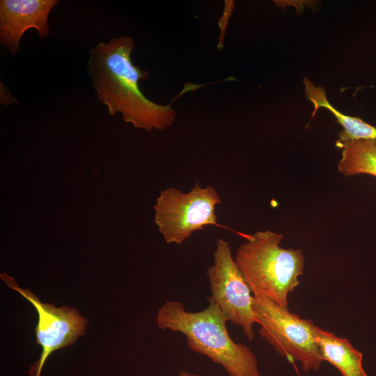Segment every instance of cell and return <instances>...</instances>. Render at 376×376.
I'll return each instance as SVG.
<instances>
[{
  "mask_svg": "<svg viewBox=\"0 0 376 376\" xmlns=\"http://www.w3.org/2000/svg\"><path fill=\"white\" fill-rule=\"evenodd\" d=\"M18 101L13 97L10 91L6 86L0 82V102L4 106H9L13 103H17Z\"/></svg>",
  "mask_w": 376,
  "mask_h": 376,
  "instance_id": "7c38bea8",
  "label": "cell"
},
{
  "mask_svg": "<svg viewBox=\"0 0 376 376\" xmlns=\"http://www.w3.org/2000/svg\"><path fill=\"white\" fill-rule=\"evenodd\" d=\"M305 86L306 99L314 105L312 118L320 108L330 111L336 121L343 126V130L338 134V140L342 142L349 140L376 139V127L364 122L359 117L347 116L335 109L328 101L324 89L315 86L308 78L303 81Z\"/></svg>",
  "mask_w": 376,
  "mask_h": 376,
  "instance_id": "30bf717a",
  "label": "cell"
},
{
  "mask_svg": "<svg viewBox=\"0 0 376 376\" xmlns=\"http://www.w3.org/2000/svg\"><path fill=\"white\" fill-rule=\"evenodd\" d=\"M0 277L8 287L19 292L37 311L36 342L41 346L42 352L28 374L29 376H41L43 366L52 353L73 345L79 336L84 334L88 320L75 308L56 307L53 304L42 303L31 290L20 288L14 279L6 273L1 274Z\"/></svg>",
  "mask_w": 376,
  "mask_h": 376,
  "instance_id": "52a82bcc",
  "label": "cell"
},
{
  "mask_svg": "<svg viewBox=\"0 0 376 376\" xmlns=\"http://www.w3.org/2000/svg\"><path fill=\"white\" fill-rule=\"evenodd\" d=\"M207 306L198 312L185 310L178 301H167L157 314L160 329L182 333L188 347L221 366L229 376H262L254 353L230 336L227 319L209 297Z\"/></svg>",
  "mask_w": 376,
  "mask_h": 376,
  "instance_id": "7a4b0ae2",
  "label": "cell"
},
{
  "mask_svg": "<svg viewBox=\"0 0 376 376\" xmlns=\"http://www.w3.org/2000/svg\"><path fill=\"white\" fill-rule=\"evenodd\" d=\"M253 310L259 334L276 352L304 371L320 369L323 359L315 340V324L276 303L253 297Z\"/></svg>",
  "mask_w": 376,
  "mask_h": 376,
  "instance_id": "277c9868",
  "label": "cell"
},
{
  "mask_svg": "<svg viewBox=\"0 0 376 376\" xmlns=\"http://www.w3.org/2000/svg\"><path fill=\"white\" fill-rule=\"evenodd\" d=\"M177 376H202V375L191 373L186 370H181Z\"/></svg>",
  "mask_w": 376,
  "mask_h": 376,
  "instance_id": "4fadbf2b",
  "label": "cell"
},
{
  "mask_svg": "<svg viewBox=\"0 0 376 376\" xmlns=\"http://www.w3.org/2000/svg\"><path fill=\"white\" fill-rule=\"evenodd\" d=\"M207 275L210 297L228 322L241 327L249 340L254 338L253 326L257 323L253 310V296L231 253L230 243L223 238L217 242L213 264Z\"/></svg>",
  "mask_w": 376,
  "mask_h": 376,
  "instance_id": "8992f818",
  "label": "cell"
},
{
  "mask_svg": "<svg viewBox=\"0 0 376 376\" xmlns=\"http://www.w3.org/2000/svg\"><path fill=\"white\" fill-rule=\"evenodd\" d=\"M220 203L221 197L211 185L203 188L196 182L187 193L170 187L157 198L155 222L166 243L181 244L206 226L230 229L217 223L215 210Z\"/></svg>",
  "mask_w": 376,
  "mask_h": 376,
  "instance_id": "5b68a950",
  "label": "cell"
},
{
  "mask_svg": "<svg viewBox=\"0 0 376 376\" xmlns=\"http://www.w3.org/2000/svg\"><path fill=\"white\" fill-rule=\"evenodd\" d=\"M58 0H1L0 42L12 55L19 51V42L29 29L37 30L40 38L48 37L49 15Z\"/></svg>",
  "mask_w": 376,
  "mask_h": 376,
  "instance_id": "ba28073f",
  "label": "cell"
},
{
  "mask_svg": "<svg viewBox=\"0 0 376 376\" xmlns=\"http://www.w3.org/2000/svg\"><path fill=\"white\" fill-rule=\"evenodd\" d=\"M235 260L253 297L267 299L288 308V295L300 283L304 258L301 249L280 246L283 235L269 230L245 235Z\"/></svg>",
  "mask_w": 376,
  "mask_h": 376,
  "instance_id": "3957f363",
  "label": "cell"
},
{
  "mask_svg": "<svg viewBox=\"0 0 376 376\" xmlns=\"http://www.w3.org/2000/svg\"><path fill=\"white\" fill-rule=\"evenodd\" d=\"M342 157L338 170L345 176L368 174L376 177V139L336 141Z\"/></svg>",
  "mask_w": 376,
  "mask_h": 376,
  "instance_id": "8fae6325",
  "label": "cell"
},
{
  "mask_svg": "<svg viewBox=\"0 0 376 376\" xmlns=\"http://www.w3.org/2000/svg\"><path fill=\"white\" fill-rule=\"evenodd\" d=\"M315 340L324 361L334 366L342 376H368L362 365L363 354L344 338L315 326Z\"/></svg>",
  "mask_w": 376,
  "mask_h": 376,
  "instance_id": "9c48e42d",
  "label": "cell"
},
{
  "mask_svg": "<svg viewBox=\"0 0 376 376\" xmlns=\"http://www.w3.org/2000/svg\"><path fill=\"white\" fill-rule=\"evenodd\" d=\"M134 48L130 36L98 42L89 52L87 75L97 100L106 105L111 116L120 112L125 123L148 132L164 130L175 121V111L171 103L158 104L139 89V81L147 80L149 72L132 63Z\"/></svg>",
  "mask_w": 376,
  "mask_h": 376,
  "instance_id": "6da1fadb",
  "label": "cell"
}]
</instances>
